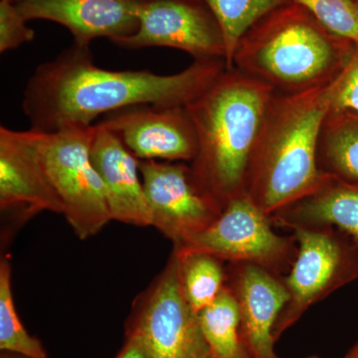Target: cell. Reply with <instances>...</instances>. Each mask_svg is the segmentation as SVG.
<instances>
[{"label": "cell", "mask_w": 358, "mask_h": 358, "mask_svg": "<svg viewBox=\"0 0 358 358\" xmlns=\"http://www.w3.org/2000/svg\"><path fill=\"white\" fill-rule=\"evenodd\" d=\"M226 69L224 59L194 60L173 75L98 67L89 47L73 44L28 80L23 113L33 131L93 126L100 115L138 105L185 107Z\"/></svg>", "instance_id": "cell-1"}, {"label": "cell", "mask_w": 358, "mask_h": 358, "mask_svg": "<svg viewBox=\"0 0 358 358\" xmlns=\"http://www.w3.org/2000/svg\"><path fill=\"white\" fill-rule=\"evenodd\" d=\"M275 94L268 85L226 68L185 106L197 141L190 176L221 211L245 193L250 157Z\"/></svg>", "instance_id": "cell-2"}, {"label": "cell", "mask_w": 358, "mask_h": 358, "mask_svg": "<svg viewBox=\"0 0 358 358\" xmlns=\"http://www.w3.org/2000/svg\"><path fill=\"white\" fill-rule=\"evenodd\" d=\"M329 112L327 86L275 93L271 100L245 180V193L268 216L317 192L331 178L317 164Z\"/></svg>", "instance_id": "cell-3"}, {"label": "cell", "mask_w": 358, "mask_h": 358, "mask_svg": "<svg viewBox=\"0 0 358 358\" xmlns=\"http://www.w3.org/2000/svg\"><path fill=\"white\" fill-rule=\"evenodd\" d=\"M355 45L289 0L242 37L233 68L268 85L275 93H301L331 83Z\"/></svg>", "instance_id": "cell-4"}, {"label": "cell", "mask_w": 358, "mask_h": 358, "mask_svg": "<svg viewBox=\"0 0 358 358\" xmlns=\"http://www.w3.org/2000/svg\"><path fill=\"white\" fill-rule=\"evenodd\" d=\"M95 131V124L51 133L23 131L64 205L68 223L82 240L94 236L112 220L105 186L91 159Z\"/></svg>", "instance_id": "cell-5"}, {"label": "cell", "mask_w": 358, "mask_h": 358, "mask_svg": "<svg viewBox=\"0 0 358 358\" xmlns=\"http://www.w3.org/2000/svg\"><path fill=\"white\" fill-rule=\"evenodd\" d=\"M298 256L284 282L289 299L273 329L275 343L313 306L358 279V243L336 228L296 229Z\"/></svg>", "instance_id": "cell-6"}, {"label": "cell", "mask_w": 358, "mask_h": 358, "mask_svg": "<svg viewBox=\"0 0 358 358\" xmlns=\"http://www.w3.org/2000/svg\"><path fill=\"white\" fill-rule=\"evenodd\" d=\"M270 216L246 193L232 200L208 227L173 246L176 251L203 252L225 263H251L286 275L298 256L296 237L274 230Z\"/></svg>", "instance_id": "cell-7"}, {"label": "cell", "mask_w": 358, "mask_h": 358, "mask_svg": "<svg viewBox=\"0 0 358 358\" xmlns=\"http://www.w3.org/2000/svg\"><path fill=\"white\" fill-rule=\"evenodd\" d=\"M127 333L141 339L150 358H214L183 294L176 252L141 296Z\"/></svg>", "instance_id": "cell-8"}, {"label": "cell", "mask_w": 358, "mask_h": 358, "mask_svg": "<svg viewBox=\"0 0 358 358\" xmlns=\"http://www.w3.org/2000/svg\"><path fill=\"white\" fill-rule=\"evenodd\" d=\"M138 30L115 41L117 46L167 47L185 51L194 60H225L222 30L202 0H138Z\"/></svg>", "instance_id": "cell-9"}, {"label": "cell", "mask_w": 358, "mask_h": 358, "mask_svg": "<svg viewBox=\"0 0 358 358\" xmlns=\"http://www.w3.org/2000/svg\"><path fill=\"white\" fill-rule=\"evenodd\" d=\"M138 167L152 226L173 246L208 227L222 212L193 183L183 162L138 159Z\"/></svg>", "instance_id": "cell-10"}, {"label": "cell", "mask_w": 358, "mask_h": 358, "mask_svg": "<svg viewBox=\"0 0 358 358\" xmlns=\"http://www.w3.org/2000/svg\"><path fill=\"white\" fill-rule=\"evenodd\" d=\"M140 160L189 162L197 141L185 107L138 105L106 115L99 122Z\"/></svg>", "instance_id": "cell-11"}, {"label": "cell", "mask_w": 358, "mask_h": 358, "mask_svg": "<svg viewBox=\"0 0 358 358\" xmlns=\"http://www.w3.org/2000/svg\"><path fill=\"white\" fill-rule=\"evenodd\" d=\"M226 285L239 308L241 338L251 358H274L273 329L289 294L284 275L251 263H228Z\"/></svg>", "instance_id": "cell-12"}, {"label": "cell", "mask_w": 358, "mask_h": 358, "mask_svg": "<svg viewBox=\"0 0 358 358\" xmlns=\"http://www.w3.org/2000/svg\"><path fill=\"white\" fill-rule=\"evenodd\" d=\"M15 6L26 21L65 26L74 44L83 47L101 37L115 43L134 34L140 24L138 0H20Z\"/></svg>", "instance_id": "cell-13"}, {"label": "cell", "mask_w": 358, "mask_h": 358, "mask_svg": "<svg viewBox=\"0 0 358 358\" xmlns=\"http://www.w3.org/2000/svg\"><path fill=\"white\" fill-rule=\"evenodd\" d=\"M0 207L28 219L41 211L64 214V205L23 131L0 128Z\"/></svg>", "instance_id": "cell-14"}, {"label": "cell", "mask_w": 358, "mask_h": 358, "mask_svg": "<svg viewBox=\"0 0 358 358\" xmlns=\"http://www.w3.org/2000/svg\"><path fill=\"white\" fill-rule=\"evenodd\" d=\"M91 159L102 178L112 220L152 225L138 159L115 134L95 124Z\"/></svg>", "instance_id": "cell-15"}, {"label": "cell", "mask_w": 358, "mask_h": 358, "mask_svg": "<svg viewBox=\"0 0 358 358\" xmlns=\"http://www.w3.org/2000/svg\"><path fill=\"white\" fill-rule=\"evenodd\" d=\"M270 218L275 227L291 231L336 228L358 243V185L331 176L317 192Z\"/></svg>", "instance_id": "cell-16"}, {"label": "cell", "mask_w": 358, "mask_h": 358, "mask_svg": "<svg viewBox=\"0 0 358 358\" xmlns=\"http://www.w3.org/2000/svg\"><path fill=\"white\" fill-rule=\"evenodd\" d=\"M320 171L358 185V115L329 110L317 148Z\"/></svg>", "instance_id": "cell-17"}, {"label": "cell", "mask_w": 358, "mask_h": 358, "mask_svg": "<svg viewBox=\"0 0 358 358\" xmlns=\"http://www.w3.org/2000/svg\"><path fill=\"white\" fill-rule=\"evenodd\" d=\"M197 317L214 358H251L241 338L236 299L227 285L213 303L197 313Z\"/></svg>", "instance_id": "cell-18"}, {"label": "cell", "mask_w": 358, "mask_h": 358, "mask_svg": "<svg viewBox=\"0 0 358 358\" xmlns=\"http://www.w3.org/2000/svg\"><path fill=\"white\" fill-rule=\"evenodd\" d=\"M173 251L179 259L183 294L192 310L199 313L213 303L225 286V262L203 252Z\"/></svg>", "instance_id": "cell-19"}, {"label": "cell", "mask_w": 358, "mask_h": 358, "mask_svg": "<svg viewBox=\"0 0 358 358\" xmlns=\"http://www.w3.org/2000/svg\"><path fill=\"white\" fill-rule=\"evenodd\" d=\"M217 20L226 48V68L233 69V57L242 37L264 16L289 0H202Z\"/></svg>", "instance_id": "cell-20"}, {"label": "cell", "mask_w": 358, "mask_h": 358, "mask_svg": "<svg viewBox=\"0 0 358 358\" xmlns=\"http://www.w3.org/2000/svg\"><path fill=\"white\" fill-rule=\"evenodd\" d=\"M0 350L28 358H49L41 341L27 333L16 313L11 267L6 259L0 263Z\"/></svg>", "instance_id": "cell-21"}, {"label": "cell", "mask_w": 358, "mask_h": 358, "mask_svg": "<svg viewBox=\"0 0 358 358\" xmlns=\"http://www.w3.org/2000/svg\"><path fill=\"white\" fill-rule=\"evenodd\" d=\"M305 7L329 31L358 45L357 0H291Z\"/></svg>", "instance_id": "cell-22"}, {"label": "cell", "mask_w": 358, "mask_h": 358, "mask_svg": "<svg viewBox=\"0 0 358 358\" xmlns=\"http://www.w3.org/2000/svg\"><path fill=\"white\" fill-rule=\"evenodd\" d=\"M327 98L329 110L358 115V45L343 69L327 85Z\"/></svg>", "instance_id": "cell-23"}, {"label": "cell", "mask_w": 358, "mask_h": 358, "mask_svg": "<svg viewBox=\"0 0 358 358\" xmlns=\"http://www.w3.org/2000/svg\"><path fill=\"white\" fill-rule=\"evenodd\" d=\"M26 22L15 3L0 1V53L13 50L34 39L35 32Z\"/></svg>", "instance_id": "cell-24"}, {"label": "cell", "mask_w": 358, "mask_h": 358, "mask_svg": "<svg viewBox=\"0 0 358 358\" xmlns=\"http://www.w3.org/2000/svg\"><path fill=\"white\" fill-rule=\"evenodd\" d=\"M115 358H150L141 339L131 333H127L124 348Z\"/></svg>", "instance_id": "cell-25"}, {"label": "cell", "mask_w": 358, "mask_h": 358, "mask_svg": "<svg viewBox=\"0 0 358 358\" xmlns=\"http://www.w3.org/2000/svg\"><path fill=\"white\" fill-rule=\"evenodd\" d=\"M306 358H322L317 357V355H310ZM343 358H358V343H355V345L348 350V353Z\"/></svg>", "instance_id": "cell-26"}, {"label": "cell", "mask_w": 358, "mask_h": 358, "mask_svg": "<svg viewBox=\"0 0 358 358\" xmlns=\"http://www.w3.org/2000/svg\"><path fill=\"white\" fill-rule=\"evenodd\" d=\"M0 358H28L23 357V355H17V353H13L8 352H2Z\"/></svg>", "instance_id": "cell-27"}, {"label": "cell", "mask_w": 358, "mask_h": 358, "mask_svg": "<svg viewBox=\"0 0 358 358\" xmlns=\"http://www.w3.org/2000/svg\"><path fill=\"white\" fill-rule=\"evenodd\" d=\"M7 1H11L13 2V3H15V2L20 1V0H7Z\"/></svg>", "instance_id": "cell-28"}, {"label": "cell", "mask_w": 358, "mask_h": 358, "mask_svg": "<svg viewBox=\"0 0 358 358\" xmlns=\"http://www.w3.org/2000/svg\"><path fill=\"white\" fill-rule=\"evenodd\" d=\"M274 358H280V357H278V355H275V357Z\"/></svg>", "instance_id": "cell-29"}, {"label": "cell", "mask_w": 358, "mask_h": 358, "mask_svg": "<svg viewBox=\"0 0 358 358\" xmlns=\"http://www.w3.org/2000/svg\"><path fill=\"white\" fill-rule=\"evenodd\" d=\"M357 1L358 2V0H357Z\"/></svg>", "instance_id": "cell-30"}]
</instances>
